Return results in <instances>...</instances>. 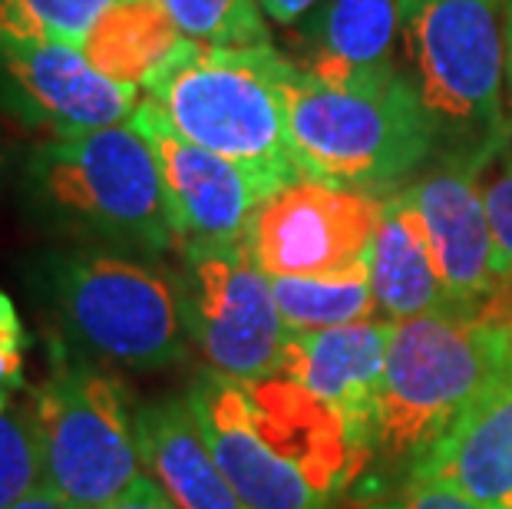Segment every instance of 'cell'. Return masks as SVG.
Here are the masks:
<instances>
[{"label":"cell","mask_w":512,"mask_h":509,"mask_svg":"<svg viewBox=\"0 0 512 509\" xmlns=\"http://www.w3.org/2000/svg\"><path fill=\"white\" fill-rule=\"evenodd\" d=\"M136 86L103 77L83 50L67 43L0 40V110L50 139H70L126 123Z\"/></svg>","instance_id":"12"},{"label":"cell","mask_w":512,"mask_h":509,"mask_svg":"<svg viewBox=\"0 0 512 509\" xmlns=\"http://www.w3.org/2000/svg\"><path fill=\"white\" fill-rule=\"evenodd\" d=\"M483 162L446 156L400 189L427 235L453 311L486 314L512 298L496 268V242L483 202Z\"/></svg>","instance_id":"11"},{"label":"cell","mask_w":512,"mask_h":509,"mask_svg":"<svg viewBox=\"0 0 512 509\" xmlns=\"http://www.w3.org/2000/svg\"><path fill=\"white\" fill-rule=\"evenodd\" d=\"M387 196L294 179L255 209L245 245L268 278H334L367 265Z\"/></svg>","instance_id":"10"},{"label":"cell","mask_w":512,"mask_h":509,"mask_svg":"<svg viewBox=\"0 0 512 509\" xmlns=\"http://www.w3.org/2000/svg\"><path fill=\"white\" fill-rule=\"evenodd\" d=\"M116 0H0V40L67 43L83 50L93 24Z\"/></svg>","instance_id":"21"},{"label":"cell","mask_w":512,"mask_h":509,"mask_svg":"<svg viewBox=\"0 0 512 509\" xmlns=\"http://www.w3.org/2000/svg\"><path fill=\"white\" fill-rule=\"evenodd\" d=\"M10 509H73L63 496H57L53 490H47V486H40V490H34L30 496H24L20 503H14Z\"/></svg>","instance_id":"29"},{"label":"cell","mask_w":512,"mask_h":509,"mask_svg":"<svg viewBox=\"0 0 512 509\" xmlns=\"http://www.w3.org/2000/svg\"><path fill=\"white\" fill-rule=\"evenodd\" d=\"M0 169H4V153H0Z\"/></svg>","instance_id":"31"},{"label":"cell","mask_w":512,"mask_h":509,"mask_svg":"<svg viewBox=\"0 0 512 509\" xmlns=\"http://www.w3.org/2000/svg\"><path fill=\"white\" fill-rule=\"evenodd\" d=\"M400 40L437 146L489 166L509 139L506 0H400Z\"/></svg>","instance_id":"6"},{"label":"cell","mask_w":512,"mask_h":509,"mask_svg":"<svg viewBox=\"0 0 512 509\" xmlns=\"http://www.w3.org/2000/svg\"><path fill=\"white\" fill-rule=\"evenodd\" d=\"M20 189L27 212L50 232L149 258L179 248L156 153L129 119L43 139L24 159Z\"/></svg>","instance_id":"4"},{"label":"cell","mask_w":512,"mask_h":509,"mask_svg":"<svg viewBox=\"0 0 512 509\" xmlns=\"http://www.w3.org/2000/svg\"><path fill=\"white\" fill-rule=\"evenodd\" d=\"M129 123L149 139L156 153L179 245L245 242L255 209L271 196L265 182L238 162L179 136L149 96L136 103Z\"/></svg>","instance_id":"13"},{"label":"cell","mask_w":512,"mask_h":509,"mask_svg":"<svg viewBox=\"0 0 512 509\" xmlns=\"http://www.w3.org/2000/svg\"><path fill=\"white\" fill-rule=\"evenodd\" d=\"M143 467L176 509H245L215 463L185 394L146 400L136 410Z\"/></svg>","instance_id":"17"},{"label":"cell","mask_w":512,"mask_h":509,"mask_svg":"<svg viewBox=\"0 0 512 509\" xmlns=\"http://www.w3.org/2000/svg\"><path fill=\"white\" fill-rule=\"evenodd\" d=\"M506 123L512 136V0H506Z\"/></svg>","instance_id":"30"},{"label":"cell","mask_w":512,"mask_h":509,"mask_svg":"<svg viewBox=\"0 0 512 509\" xmlns=\"http://www.w3.org/2000/svg\"><path fill=\"white\" fill-rule=\"evenodd\" d=\"M103 509H176V506L162 493V486L146 473L143 480H136L123 496H116V500L106 503Z\"/></svg>","instance_id":"27"},{"label":"cell","mask_w":512,"mask_h":509,"mask_svg":"<svg viewBox=\"0 0 512 509\" xmlns=\"http://www.w3.org/2000/svg\"><path fill=\"white\" fill-rule=\"evenodd\" d=\"M483 202L496 242V268L512 281V136L483 169Z\"/></svg>","instance_id":"24"},{"label":"cell","mask_w":512,"mask_h":509,"mask_svg":"<svg viewBox=\"0 0 512 509\" xmlns=\"http://www.w3.org/2000/svg\"><path fill=\"white\" fill-rule=\"evenodd\" d=\"M512 364V305L394 321L374 410V463L413 470Z\"/></svg>","instance_id":"3"},{"label":"cell","mask_w":512,"mask_h":509,"mask_svg":"<svg viewBox=\"0 0 512 509\" xmlns=\"http://www.w3.org/2000/svg\"><path fill=\"white\" fill-rule=\"evenodd\" d=\"M43 486L73 509H103L143 480L139 400L103 364L50 338L47 377L30 391Z\"/></svg>","instance_id":"8"},{"label":"cell","mask_w":512,"mask_h":509,"mask_svg":"<svg viewBox=\"0 0 512 509\" xmlns=\"http://www.w3.org/2000/svg\"><path fill=\"white\" fill-rule=\"evenodd\" d=\"M43 486L40 433L30 400L0 394V509H10Z\"/></svg>","instance_id":"23"},{"label":"cell","mask_w":512,"mask_h":509,"mask_svg":"<svg viewBox=\"0 0 512 509\" xmlns=\"http://www.w3.org/2000/svg\"><path fill=\"white\" fill-rule=\"evenodd\" d=\"M400 0H328L308 30V77L337 90H374L400 77Z\"/></svg>","instance_id":"16"},{"label":"cell","mask_w":512,"mask_h":509,"mask_svg":"<svg viewBox=\"0 0 512 509\" xmlns=\"http://www.w3.org/2000/svg\"><path fill=\"white\" fill-rule=\"evenodd\" d=\"M30 334L7 291H0V394L24 391V357Z\"/></svg>","instance_id":"25"},{"label":"cell","mask_w":512,"mask_h":509,"mask_svg":"<svg viewBox=\"0 0 512 509\" xmlns=\"http://www.w3.org/2000/svg\"><path fill=\"white\" fill-rule=\"evenodd\" d=\"M271 295L288 331H324L380 318L367 265L334 278H271Z\"/></svg>","instance_id":"20"},{"label":"cell","mask_w":512,"mask_h":509,"mask_svg":"<svg viewBox=\"0 0 512 509\" xmlns=\"http://www.w3.org/2000/svg\"><path fill=\"white\" fill-rule=\"evenodd\" d=\"M364 509H483V506H476L473 500H466L463 493H456L443 483L410 480L397 496H390V500H377Z\"/></svg>","instance_id":"26"},{"label":"cell","mask_w":512,"mask_h":509,"mask_svg":"<svg viewBox=\"0 0 512 509\" xmlns=\"http://www.w3.org/2000/svg\"><path fill=\"white\" fill-rule=\"evenodd\" d=\"M185 397L245 509H334L374 463L344 417L285 374L202 371Z\"/></svg>","instance_id":"1"},{"label":"cell","mask_w":512,"mask_h":509,"mask_svg":"<svg viewBox=\"0 0 512 509\" xmlns=\"http://www.w3.org/2000/svg\"><path fill=\"white\" fill-rule=\"evenodd\" d=\"M185 40L189 37H182L159 0H116L93 24L83 57L103 77L139 90L176 57Z\"/></svg>","instance_id":"19"},{"label":"cell","mask_w":512,"mask_h":509,"mask_svg":"<svg viewBox=\"0 0 512 509\" xmlns=\"http://www.w3.org/2000/svg\"><path fill=\"white\" fill-rule=\"evenodd\" d=\"M483 509H512V364L456 420V427L410 470Z\"/></svg>","instance_id":"15"},{"label":"cell","mask_w":512,"mask_h":509,"mask_svg":"<svg viewBox=\"0 0 512 509\" xmlns=\"http://www.w3.org/2000/svg\"><path fill=\"white\" fill-rule=\"evenodd\" d=\"M367 275L377 308L387 321L453 311L437 265H433L423 225L410 202L400 196V189L384 199V212H380L367 252Z\"/></svg>","instance_id":"18"},{"label":"cell","mask_w":512,"mask_h":509,"mask_svg":"<svg viewBox=\"0 0 512 509\" xmlns=\"http://www.w3.org/2000/svg\"><path fill=\"white\" fill-rule=\"evenodd\" d=\"M394 321L374 318L324 331H291L278 374L331 404L374 453V410L387 374Z\"/></svg>","instance_id":"14"},{"label":"cell","mask_w":512,"mask_h":509,"mask_svg":"<svg viewBox=\"0 0 512 509\" xmlns=\"http://www.w3.org/2000/svg\"><path fill=\"white\" fill-rule=\"evenodd\" d=\"M176 272L185 328L205 371L232 381L278 374L291 331L248 245H179Z\"/></svg>","instance_id":"9"},{"label":"cell","mask_w":512,"mask_h":509,"mask_svg":"<svg viewBox=\"0 0 512 509\" xmlns=\"http://www.w3.org/2000/svg\"><path fill=\"white\" fill-rule=\"evenodd\" d=\"M182 37L212 47H261L268 40L258 0H159Z\"/></svg>","instance_id":"22"},{"label":"cell","mask_w":512,"mask_h":509,"mask_svg":"<svg viewBox=\"0 0 512 509\" xmlns=\"http://www.w3.org/2000/svg\"><path fill=\"white\" fill-rule=\"evenodd\" d=\"M258 4L275 24H294V20H301L308 10L318 7L321 0H258Z\"/></svg>","instance_id":"28"},{"label":"cell","mask_w":512,"mask_h":509,"mask_svg":"<svg viewBox=\"0 0 512 509\" xmlns=\"http://www.w3.org/2000/svg\"><path fill=\"white\" fill-rule=\"evenodd\" d=\"M60 344L103 367L159 371L189 357L179 272L156 258L106 245L47 252L30 265Z\"/></svg>","instance_id":"2"},{"label":"cell","mask_w":512,"mask_h":509,"mask_svg":"<svg viewBox=\"0 0 512 509\" xmlns=\"http://www.w3.org/2000/svg\"><path fill=\"white\" fill-rule=\"evenodd\" d=\"M285 60L271 43L212 47L185 40L146 96L189 143L238 162L271 192L304 179L285 113Z\"/></svg>","instance_id":"5"},{"label":"cell","mask_w":512,"mask_h":509,"mask_svg":"<svg viewBox=\"0 0 512 509\" xmlns=\"http://www.w3.org/2000/svg\"><path fill=\"white\" fill-rule=\"evenodd\" d=\"M285 113L304 179L337 189L390 196L437 149V133L407 73L374 90H337L291 63Z\"/></svg>","instance_id":"7"}]
</instances>
